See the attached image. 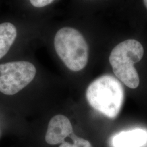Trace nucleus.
<instances>
[{"label":"nucleus","instance_id":"1","mask_svg":"<svg viewBox=\"0 0 147 147\" xmlns=\"http://www.w3.org/2000/svg\"><path fill=\"white\" fill-rule=\"evenodd\" d=\"M86 98L92 108L114 119L120 113L125 91L118 78L106 74L96 78L88 86Z\"/></svg>","mask_w":147,"mask_h":147},{"label":"nucleus","instance_id":"2","mask_svg":"<svg viewBox=\"0 0 147 147\" xmlns=\"http://www.w3.org/2000/svg\"><path fill=\"white\" fill-rule=\"evenodd\" d=\"M57 54L66 67L72 71L83 69L88 63L89 47L83 36L72 27H63L54 38Z\"/></svg>","mask_w":147,"mask_h":147},{"label":"nucleus","instance_id":"3","mask_svg":"<svg viewBox=\"0 0 147 147\" xmlns=\"http://www.w3.org/2000/svg\"><path fill=\"white\" fill-rule=\"evenodd\" d=\"M144 55L142 45L136 40H127L117 45L112 51L109 61L117 78L127 87L136 89L140 78L134 63L142 59Z\"/></svg>","mask_w":147,"mask_h":147},{"label":"nucleus","instance_id":"4","mask_svg":"<svg viewBox=\"0 0 147 147\" xmlns=\"http://www.w3.org/2000/svg\"><path fill=\"white\" fill-rule=\"evenodd\" d=\"M37 69L27 61H14L0 64V93L5 96L17 95L32 83Z\"/></svg>","mask_w":147,"mask_h":147},{"label":"nucleus","instance_id":"5","mask_svg":"<svg viewBox=\"0 0 147 147\" xmlns=\"http://www.w3.org/2000/svg\"><path fill=\"white\" fill-rule=\"evenodd\" d=\"M73 133V125L69 119L58 114L53 116L48 122L44 140L49 146H57L65 141Z\"/></svg>","mask_w":147,"mask_h":147},{"label":"nucleus","instance_id":"6","mask_svg":"<svg viewBox=\"0 0 147 147\" xmlns=\"http://www.w3.org/2000/svg\"><path fill=\"white\" fill-rule=\"evenodd\" d=\"M147 142V131L134 129L116 134L113 139L114 147H142Z\"/></svg>","mask_w":147,"mask_h":147},{"label":"nucleus","instance_id":"7","mask_svg":"<svg viewBox=\"0 0 147 147\" xmlns=\"http://www.w3.org/2000/svg\"><path fill=\"white\" fill-rule=\"evenodd\" d=\"M16 36L17 31L13 24L9 22L0 24V59L8 53Z\"/></svg>","mask_w":147,"mask_h":147},{"label":"nucleus","instance_id":"8","mask_svg":"<svg viewBox=\"0 0 147 147\" xmlns=\"http://www.w3.org/2000/svg\"><path fill=\"white\" fill-rule=\"evenodd\" d=\"M71 142L64 141L58 147H93L91 142L83 138L79 137L74 134V132L70 136Z\"/></svg>","mask_w":147,"mask_h":147},{"label":"nucleus","instance_id":"9","mask_svg":"<svg viewBox=\"0 0 147 147\" xmlns=\"http://www.w3.org/2000/svg\"><path fill=\"white\" fill-rule=\"evenodd\" d=\"M33 6L36 8H42L51 4L54 0H29Z\"/></svg>","mask_w":147,"mask_h":147},{"label":"nucleus","instance_id":"10","mask_svg":"<svg viewBox=\"0 0 147 147\" xmlns=\"http://www.w3.org/2000/svg\"><path fill=\"white\" fill-rule=\"evenodd\" d=\"M143 1H144L145 7H146V8H147V0H143Z\"/></svg>","mask_w":147,"mask_h":147},{"label":"nucleus","instance_id":"11","mask_svg":"<svg viewBox=\"0 0 147 147\" xmlns=\"http://www.w3.org/2000/svg\"><path fill=\"white\" fill-rule=\"evenodd\" d=\"M1 136H2V130H1V127H0V139H1Z\"/></svg>","mask_w":147,"mask_h":147}]
</instances>
